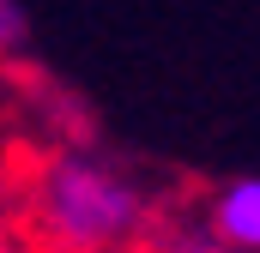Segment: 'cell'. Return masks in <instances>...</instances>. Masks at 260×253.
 I'll return each mask as SVG.
<instances>
[{
  "mask_svg": "<svg viewBox=\"0 0 260 253\" xmlns=\"http://www.w3.org/2000/svg\"><path fill=\"white\" fill-rule=\"evenodd\" d=\"M37 217L67 253H109L145 229V199L97 157H55L37 187Z\"/></svg>",
  "mask_w": 260,
  "mask_h": 253,
  "instance_id": "6da1fadb",
  "label": "cell"
},
{
  "mask_svg": "<svg viewBox=\"0 0 260 253\" xmlns=\"http://www.w3.org/2000/svg\"><path fill=\"white\" fill-rule=\"evenodd\" d=\"M212 241L236 253H260V175H242L212 199Z\"/></svg>",
  "mask_w": 260,
  "mask_h": 253,
  "instance_id": "7a4b0ae2",
  "label": "cell"
},
{
  "mask_svg": "<svg viewBox=\"0 0 260 253\" xmlns=\"http://www.w3.org/2000/svg\"><path fill=\"white\" fill-rule=\"evenodd\" d=\"M18 43H24V6L0 0V49H18Z\"/></svg>",
  "mask_w": 260,
  "mask_h": 253,
  "instance_id": "3957f363",
  "label": "cell"
},
{
  "mask_svg": "<svg viewBox=\"0 0 260 253\" xmlns=\"http://www.w3.org/2000/svg\"><path fill=\"white\" fill-rule=\"evenodd\" d=\"M170 253H236V247H224V241H212V235H200V241H176Z\"/></svg>",
  "mask_w": 260,
  "mask_h": 253,
  "instance_id": "277c9868",
  "label": "cell"
}]
</instances>
